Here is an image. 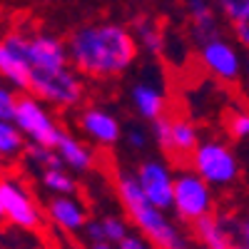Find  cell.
I'll use <instances>...</instances> for the list:
<instances>
[{
    "label": "cell",
    "mask_w": 249,
    "mask_h": 249,
    "mask_svg": "<svg viewBox=\"0 0 249 249\" xmlns=\"http://www.w3.org/2000/svg\"><path fill=\"white\" fill-rule=\"evenodd\" d=\"M140 45L132 30L120 23H95L77 28L68 37L70 65L90 80L120 77L137 60Z\"/></svg>",
    "instance_id": "6da1fadb"
},
{
    "label": "cell",
    "mask_w": 249,
    "mask_h": 249,
    "mask_svg": "<svg viewBox=\"0 0 249 249\" xmlns=\"http://www.w3.org/2000/svg\"><path fill=\"white\" fill-rule=\"evenodd\" d=\"M115 190H117V197L124 207V214H127L130 224L142 237H147L157 249H190V239L167 217V210H160V207H155L144 197L135 175L120 172L115 177Z\"/></svg>",
    "instance_id": "7a4b0ae2"
},
{
    "label": "cell",
    "mask_w": 249,
    "mask_h": 249,
    "mask_svg": "<svg viewBox=\"0 0 249 249\" xmlns=\"http://www.w3.org/2000/svg\"><path fill=\"white\" fill-rule=\"evenodd\" d=\"M28 92L40 97L45 105L70 110V107H77L80 102L85 100V80H82V75L72 65H68V68H60V70L30 75Z\"/></svg>",
    "instance_id": "3957f363"
},
{
    "label": "cell",
    "mask_w": 249,
    "mask_h": 249,
    "mask_svg": "<svg viewBox=\"0 0 249 249\" xmlns=\"http://www.w3.org/2000/svg\"><path fill=\"white\" fill-rule=\"evenodd\" d=\"M187 164L210 187H227L239 177V162L222 140H202Z\"/></svg>",
    "instance_id": "277c9868"
},
{
    "label": "cell",
    "mask_w": 249,
    "mask_h": 249,
    "mask_svg": "<svg viewBox=\"0 0 249 249\" xmlns=\"http://www.w3.org/2000/svg\"><path fill=\"white\" fill-rule=\"evenodd\" d=\"M13 122L20 127V132L25 135L30 144H43V147H57L60 137L65 135V130L55 122L50 110L45 107V102L35 95H20L18 107L13 115Z\"/></svg>",
    "instance_id": "5b68a950"
},
{
    "label": "cell",
    "mask_w": 249,
    "mask_h": 249,
    "mask_svg": "<svg viewBox=\"0 0 249 249\" xmlns=\"http://www.w3.org/2000/svg\"><path fill=\"white\" fill-rule=\"evenodd\" d=\"M212 190L195 170H182L175 175V192H172V212L177 219L195 224L197 219L212 214Z\"/></svg>",
    "instance_id": "8992f818"
},
{
    "label": "cell",
    "mask_w": 249,
    "mask_h": 249,
    "mask_svg": "<svg viewBox=\"0 0 249 249\" xmlns=\"http://www.w3.org/2000/svg\"><path fill=\"white\" fill-rule=\"evenodd\" d=\"M0 202H3V217L23 232H37L43 224L40 207L28 192V187L15 177H0Z\"/></svg>",
    "instance_id": "52a82bcc"
},
{
    "label": "cell",
    "mask_w": 249,
    "mask_h": 249,
    "mask_svg": "<svg viewBox=\"0 0 249 249\" xmlns=\"http://www.w3.org/2000/svg\"><path fill=\"white\" fill-rule=\"evenodd\" d=\"M152 135H155L157 144L175 162H190L195 147L199 144V132L195 127V122H190L187 117L162 115V117L152 120Z\"/></svg>",
    "instance_id": "ba28073f"
},
{
    "label": "cell",
    "mask_w": 249,
    "mask_h": 249,
    "mask_svg": "<svg viewBox=\"0 0 249 249\" xmlns=\"http://www.w3.org/2000/svg\"><path fill=\"white\" fill-rule=\"evenodd\" d=\"M25 60L30 75L60 70L70 65L68 43L50 33H25Z\"/></svg>",
    "instance_id": "9c48e42d"
},
{
    "label": "cell",
    "mask_w": 249,
    "mask_h": 249,
    "mask_svg": "<svg viewBox=\"0 0 249 249\" xmlns=\"http://www.w3.org/2000/svg\"><path fill=\"white\" fill-rule=\"evenodd\" d=\"M199 62L202 68L219 82H237L242 75V60L237 48L224 40L222 35L207 40L199 45Z\"/></svg>",
    "instance_id": "30bf717a"
},
{
    "label": "cell",
    "mask_w": 249,
    "mask_h": 249,
    "mask_svg": "<svg viewBox=\"0 0 249 249\" xmlns=\"http://www.w3.org/2000/svg\"><path fill=\"white\" fill-rule=\"evenodd\" d=\"M0 77L15 90L30 88V70L25 60V33L13 30L0 35Z\"/></svg>",
    "instance_id": "8fae6325"
},
{
    "label": "cell",
    "mask_w": 249,
    "mask_h": 249,
    "mask_svg": "<svg viewBox=\"0 0 249 249\" xmlns=\"http://www.w3.org/2000/svg\"><path fill=\"white\" fill-rule=\"evenodd\" d=\"M144 197L160 210H172V192H175V175L167 162L162 160H144L135 172Z\"/></svg>",
    "instance_id": "7c38bea8"
},
{
    "label": "cell",
    "mask_w": 249,
    "mask_h": 249,
    "mask_svg": "<svg viewBox=\"0 0 249 249\" xmlns=\"http://www.w3.org/2000/svg\"><path fill=\"white\" fill-rule=\"evenodd\" d=\"M80 130L100 147H112L122 137L120 120L105 107H88L80 115Z\"/></svg>",
    "instance_id": "4fadbf2b"
},
{
    "label": "cell",
    "mask_w": 249,
    "mask_h": 249,
    "mask_svg": "<svg viewBox=\"0 0 249 249\" xmlns=\"http://www.w3.org/2000/svg\"><path fill=\"white\" fill-rule=\"evenodd\" d=\"M48 217H50V222L57 227V230L68 232V234L82 232L85 224L90 222L85 207H82L72 195H55L48 202Z\"/></svg>",
    "instance_id": "5bb4252c"
},
{
    "label": "cell",
    "mask_w": 249,
    "mask_h": 249,
    "mask_svg": "<svg viewBox=\"0 0 249 249\" xmlns=\"http://www.w3.org/2000/svg\"><path fill=\"white\" fill-rule=\"evenodd\" d=\"M187 15L192 23V35L197 45L219 35V18L214 0H187Z\"/></svg>",
    "instance_id": "9a60e30c"
},
{
    "label": "cell",
    "mask_w": 249,
    "mask_h": 249,
    "mask_svg": "<svg viewBox=\"0 0 249 249\" xmlns=\"http://www.w3.org/2000/svg\"><path fill=\"white\" fill-rule=\"evenodd\" d=\"M192 230L204 249H232L234 244V227H230L222 217L207 214L192 224Z\"/></svg>",
    "instance_id": "2e32d148"
},
{
    "label": "cell",
    "mask_w": 249,
    "mask_h": 249,
    "mask_svg": "<svg viewBox=\"0 0 249 249\" xmlns=\"http://www.w3.org/2000/svg\"><path fill=\"white\" fill-rule=\"evenodd\" d=\"M132 105L142 120H157L162 115H167V95L162 88L152 85V82H137L130 92Z\"/></svg>",
    "instance_id": "e0dca14e"
},
{
    "label": "cell",
    "mask_w": 249,
    "mask_h": 249,
    "mask_svg": "<svg viewBox=\"0 0 249 249\" xmlns=\"http://www.w3.org/2000/svg\"><path fill=\"white\" fill-rule=\"evenodd\" d=\"M55 150H57L62 164H65V167H70V170H75V172H90V170L95 167V162H97L95 150H90L85 142H80L77 137H72V135H68V132L60 137V142H57Z\"/></svg>",
    "instance_id": "ac0fdd59"
},
{
    "label": "cell",
    "mask_w": 249,
    "mask_h": 249,
    "mask_svg": "<svg viewBox=\"0 0 249 249\" xmlns=\"http://www.w3.org/2000/svg\"><path fill=\"white\" fill-rule=\"evenodd\" d=\"M25 155V135L13 120H0V157L15 160Z\"/></svg>",
    "instance_id": "d6986e66"
},
{
    "label": "cell",
    "mask_w": 249,
    "mask_h": 249,
    "mask_svg": "<svg viewBox=\"0 0 249 249\" xmlns=\"http://www.w3.org/2000/svg\"><path fill=\"white\" fill-rule=\"evenodd\" d=\"M135 37H137V45L147 53V55H152V57H160V55L164 53V48H167L164 33L160 30V25L150 23V20H140Z\"/></svg>",
    "instance_id": "ffe728a7"
},
{
    "label": "cell",
    "mask_w": 249,
    "mask_h": 249,
    "mask_svg": "<svg viewBox=\"0 0 249 249\" xmlns=\"http://www.w3.org/2000/svg\"><path fill=\"white\" fill-rule=\"evenodd\" d=\"M43 187L53 195H75V179L70 177L68 170L62 167H53V170H43V177H40Z\"/></svg>",
    "instance_id": "44dd1931"
},
{
    "label": "cell",
    "mask_w": 249,
    "mask_h": 249,
    "mask_svg": "<svg viewBox=\"0 0 249 249\" xmlns=\"http://www.w3.org/2000/svg\"><path fill=\"white\" fill-rule=\"evenodd\" d=\"M25 157H28V162L33 164V167H37V170L65 167L55 147H43V144H28V147H25Z\"/></svg>",
    "instance_id": "7402d4cb"
},
{
    "label": "cell",
    "mask_w": 249,
    "mask_h": 249,
    "mask_svg": "<svg viewBox=\"0 0 249 249\" xmlns=\"http://www.w3.org/2000/svg\"><path fill=\"white\" fill-rule=\"evenodd\" d=\"M102 232H105V239L112 242V244H120L124 237L130 234V219H122V217H102Z\"/></svg>",
    "instance_id": "603a6c76"
},
{
    "label": "cell",
    "mask_w": 249,
    "mask_h": 249,
    "mask_svg": "<svg viewBox=\"0 0 249 249\" xmlns=\"http://www.w3.org/2000/svg\"><path fill=\"white\" fill-rule=\"evenodd\" d=\"M18 92L13 85H8V82L3 80L0 82V120H13L15 115V107H18Z\"/></svg>",
    "instance_id": "cb8c5ba5"
},
{
    "label": "cell",
    "mask_w": 249,
    "mask_h": 249,
    "mask_svg": "<svg viewBox=\"0 0 249 249\" xmlns=\"http://www.w3.org/2000/svg\"><path fill=\"white\" fill-rule=\"evenodd\" d=\"M227 132H230L234 140H244V137H249V112H247V110H237V112H232L230 122H227Z\"/></svg>",
    "instance_id": "d4e9b609"
},
{
    "label": "cell",
    "mask_w": 249,
    "mask_h": 249,
    "mask_svg": "<svg viewBox=\"0 0 249 249\" xmlns=\"http://www.w3.org/2000/svg\"><path fill=\"white\" fill-rule=\"evenodd\" d=\"M217 10H222L224 18H230L232 23L237 18H242L244 13H249V0H214Z\"/></svg>",
    "instance_id": "484cf974"
},
{
    "label": "cell",
    "mask_w": 249,
    "mask_h": 249,
    "mask_svg": "<svg viewBox=\"0 0 249 249\" xmlns=\"http://www.w3.org/2000/svg\"><path fill=\"white\" fill-rule=\"evenodd\" d=\"M232 28H234V37H237V43L249 53V13H244L242 18H237L234 23H232Z\"/></svg>",
    "instance_id": "4316f807"
},
{
    "label": "cell",
    "mask_w": 249,
    "mask_h": 249,
    "mask_svg": "<svg viewBox=\"0 0 249 249\" xmlns=\"http://www.w3.org/2000/svg\"><path fill=\"white\" fill-rule=\"evenodd\" d=\"M117 249H157V247L147 237H142V234H127L117 244Z\"/></svg>",
    "instance_id": "83f0119b"
},
{
    "label": "cell",
    "mask_w": 249,
    "mask_h": 249,
    "mask_svg": "<svg viewBox=\"0 0 249 249\" xmlns=\"http://www.w3.org/2000/svg\"><path fill=\"white\" fill-rule=\"evenodd\" d=\"M124 140H127V144L132 150H142L144 144H147V135H144V130H140V127H127L124 130Z\"/></svg>",
    "instance_id": "f1b7e54d"
},
{
    "label": "cell",
    "mask_w": 249,
    "mask_h": 249,
    "mask_svg": "<svg viewBox=\"0 0 249 249\" xmlns=\"http://www.w3.org/2000/svg\"><path fill=\"white\" fill-rule=\"evenodd\" d=\"M234 237L239 239V244L249 247V212L234 224Z\"/></svg>",
    "instance_id": "f546056e"
},
{
    "label": "cell",
    "mask_w": 249,
    "mask_h": 249,
    "mask_svg": "<svg viewBox=\"0 0 249 249\" xmlns=\"http://www.w3.org/2000/svg\"><path fill=\"white\" fill-rule=\"evenodd\" d=\"M82 232L88 234V242H102V239H105V232H102V222H88Z\"/></svg>",
    "instance_id": "4dcf8cb0"
},
{
    "label": "cell",
    "mask_w": 249,
    "mask_h": 249,
    "mask_svg": "<svg viewBox=\"0 0 249 249\" xmlns=\"http://www.w3.org/2000/svg\"><path fill=\"white\" fill-rule=\"evenodd\" d=\"M90 249H117V244L102 239V242H90Z\"/></svg>",
    "instance_id": "1f68e13d"
},
{
    "label": "cell",
    "mask_w": 249,
    "mask_h": 249,
    "mask_svg": "<svg viewBox=\"0 0 249 249\" xmlns=\"http://www.w3.org/2000/svg\"><path fill=\"white\" fill-rule=\"evenodd\" d=\"M244 90H247V95H249V60H247V65H244Z\"/></svg>",
    "instance_id": "d6a6232c"
},
{
    "label": "cell",
    "mask_w": 249,
    "mask_h": 249,
    "mask_svg": "<svg viewBox=\"0 0 249 249\" xmlns=\"http://www.w3.org/2000/svg\"><path fill=\"white\" fill-rule=\"evenodd\" d=\"M232 249H249V247H244V244H232Z\"/></svg>",
    "instance_id": "836d02e7"
},
{
    "label": "cell",
    "mask_w": 249,
    "mask_h": 249,
    "mask_svg": "<svg viewBox=\"0 0 249 249\" xmlns=\"http://www.w3.org/2000/svg\"><path fill=\"white\" fill-rule=\"evenodd\" d=\"M3 162H5V160H3V157H0V177H3Z\"/></svg>",
    "instance_id": "e575fe53"
},
{
    "label": "cell",
    "mask_w": 249,
    "mask_h": 249,
    "mask_svg": "<svg viewBox=\"0 0 249 249\" xmlns=\"http://www.w3.org/2000/svg\"><path fill=\"white\" fill-rule=\"evenodd\" d=\"M0 219H5V217H3V202H0Z\"/></svg>",
    "instance_id": "d590c367"
}]
</instances>
